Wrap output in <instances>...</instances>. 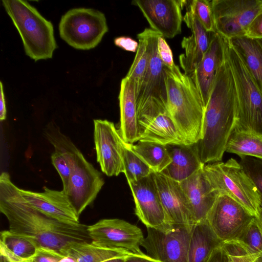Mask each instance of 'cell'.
<instances>
[{
	"instance_id": "45",
	"label": "cell",
	"mask_w": 262,
	"mask_h": 262,
	"mask_svg": "<svg viewBox=\"0 0 262 262\" xmlns=\"http://www.w3.org/2000/svg\"><path fill=\"white\" fill-rule=\"evenodd\" d=\"M59 262H77L75 258L70 256H66Z\"/></svg>"
},
{
	"instance_id": "22",
	"label": "cell",
	"mask_w": 262,
	"mask_h": 262,
	"mask_svg": "<svg viewBox=\"0 0 262 262\" xmlns=\"http://www.w3.org/2000/svg\"><path fill=\"white\" fill-rule=\"evenodd\" d=\"M120 124L118 131L124 142L133 144L139 140L134 84L127 77L121 82L119 95Z\"/></svg>"
},
{
	"instance_id": "36",
	"label": "cell",
	"mask_w": 262,
	"mask_h": 262,
	"mask_svg": "<svg viewBox=\"0 0 262 262\" xmlns=\"http://www.w3.org/2000/svg\"><path fill=\"white\" fill-rule=\"evenodd\" d=\"M52 164L57 171L62 180V190L67 193L70 180L71 167L64 154L60 150L55 148V151L51 155Z\"/></svg>"
},
{
	"instance_id": "39",
	"label": "cell",
	"mask_w": 262,
	"mask_h": 262,
	"mask_svg": "<svg viewBox=\"0 0 262 262\" xmlns=\"http://www.w3.org/2000/svg\"><path fill=\"white\" fill-rule=\"evenodd\" d=\"M115 45L127 51L136 52L138 48V42L127 36H120L115 38Z\"/></svg>"
},
{
	"instance_id": "30",
	"label": "cell",
	"mask_w": 262,
	"mask_h": 262,
	"mask_svg": "<svg viewBox=\"0 0 262 262\" xmlns=\"http://www.w3.org/2000/svg\"><path fill=\"white\" fill-rule=\"evenodd\" d=\"M137 38L138 48L134 60L126 75L134 84L136 98L146 73L148 61L147 41L143 31L137 35Z\"/></svg>"
},
{
	"instance_id": "32",
	"label": "cell",
	"mask_w": 262,
	"mask_h": 262,
	"mask_svg": "<svg viewBox=\"0 0 262 262\" xmlns=\"http://www.w3.org/2000/svg\"><path fill=\"white\" fill-rule=\"evenodd\" d=\"M184 7L194 14L206 31L209 33L216 32L211 1H185Z\"/></svg>"
},
{
	"instance_id": "24",
	"label": "cell",
	"mask_w": 262,
	"mask_h": 262,
	"mask_svg": "<svg viewBox=\"0 0 262 262\" xmlns=\"http://www.w3.org/2000/svg\"><path fill=\"white\" fill-rule=\"evenodd\" d=\"M223 244L207 220L196 223L190 232L188 262H206L214 250Z\"/></svg>"
},
{
	"instance_id": "21",
	"label": "cell",
	"mask_w": 262,
	"mask_h": 262,
	"mask_svg": "<svg viewBox=\"0 0 262 262\" xmlns=\"http://www.w3.org/2000/svg\"><path fill=\"white\" fill-rule=\"evenodd\" d=\"M203 166L180 183L190 203L195 223L206 220L220 194L206 179Z\"/></svg>"
},
{
	"instance_id": "26",
	"label": "cell",
	"mask_w": 262,
	"mask_h": 262,
	"mask_svg": "<svg viewBox=\"0 0 262 262\" xmlns=\"http://www.w3.org/2000/svg\"><path fill=\"white\" fill-rule=\"evenodd\" d=\"M230 39L262 92V39L243 36Z\"/></svg>"
},
{
	"instance_id": "38",
	"label": "cell",
	"mask_w": 262,
	"mask_h": 262,
	"mask_svg": "<svg viewBox=\"0 0 262 262\" xmlns=\"http://www.w3.org/2000/svg\"><path fill=\"white\" fill-rule=\"evenodd\" d=\"M158 51L163 64L167 68H171L174 65L171 50L166 41L165 38L160 35L158 39Z\"/></svg>"
},
{
	"instance_id": "5",
	"label": "cell",
	"mask_w": 262,
	"mask_h": 262,
	"mask_svg": "<svg viewBox=\"0 0 262 262\" xmlns=\"http://www.w3.org/2000/svg\"><path fill=\"white\" fill-rule=\"evenodd\" d=\"M222 38L236 93L237 120L234 132L262 135V92L231 40Z\"/></svg>"
},
{
	"instance_id": "16",
	"label": "cell",
	"mask_w": 262,
	"mask_h": 262,
	"mask_svg": "<svg viewBox=\"0 0 262 262\" xmlns=\"http://www.w3.org/2000/svg\"><path fill=\"white\" fill-rule=\"evenodd\" d=\"M166 221L173 227L190 231L195 224L189 201L178 182L161 173L153 172Z\"/></svg>"
},
{
	"instance_id": "35",
	"label": "cell",
	"mask_w": 262,
	"mask_h": 262,
	"mask_svg": "<svg viewBox=\"0 0 262 262\" xmlns=\"http://www.w3.org/2000/svg\"><path fill=\"white\" fill-rule=\"evenodd\" d=\"M239 157L241 165L262 198V159L248 156H241Z\"/></svg>"
},
{
	"instance_id": "6",
	"label": "cell",
	"mask_w": 262,
	"mask_h": 262,
	"mask_svg": "<svg viewBox=\"0 0 262 262\" xmlns=\"http://www.w3.org/2000/svg\"><path fill=\"white\" fill-rule=\"evenodd\" d=\"M2 3L18 31L26 55L35 61L51 58L57 48L51 22L27 1L3 0Z\"/></svg>"
},
{
	"instance_id": "28",
	"label": "cell",
	"mask_w": 262,
	"mask_h": 262,
	"mask_svg": "<svg viewBox=\"0 0 262 262\" xmlns=\"http://www.w3.org/2000/svg\"><path fill=\"white\" fill-rule=\"evenodd\" d=\"M129 145L154 172L161 173L171 162L166 145L141 141L136 144Z\"/></svg>"
},
{
	"instance_id": "13",
	"label": "cell",
	"mask_w": 262,
	"mask_h": 262,
	"mask_svg": "<svg viewBox=\"0 0 262 262\" xmlns=\"http://www.w3.org/2000/svg\"><path fill=\"white\" fill-rule=\"evenodd\" d=\"M147 229L141 246L147 255L161 262H188L190 230L174 226L166 231Z\"/></svg>"
},
{
	"instance_id": "23",
	"label": "cell",
	"mask_w": 262,
	"mask_h": 262,
	"mask_svg": "<svg viewBox=\"0 0 262 262\" xmlns=\"http://www.w3.org/2000/svg\"><path fill=\"white\" fill-rule=\"evenodd\" d=\"M166 146L171 162L161 173L166 177L180 183L204 166L194 144Z\"/></svg>"
},
{
	"instance_id": "47",
	"label": "cell",
	"mask_w": 262,
	"mask_h": 262,
	"mask_svg": "<svg viewBox=\"0 0 262 262\" xmlns=\"http://www.w3.org/2000/svg\"><path fill=\"white\" fill-rule=\"evenodd\" d=\"M0 262H9V261H7V260H6L5 259L3 258V257H0ZM24 262H30V260H27V261H26Z\"/></svg>"
},
{
	"instance_id": "34",
	"label": "cell",
	"mask_w": 262,
	"mask_h": 262,
	"mask_svg": "<svg viewBox=\"0 0 262 262\" xmlns=\"http://www.w3.org/2000/svg\"><path fill=\"white\" fill-rule=\"evenodd\" d=\"M236 241L251 252L262 254V232L256 217Z\"/></svg>"
},
{
	"instance_id": "33",
	"label": "cell",
	"mask_w": 262,
	"mask_h": 262,
	"mask_svg": "<svg viewBox=\"0 0 262 262\" xmlns=\"http://www.w3.org/2000/svg\"><path fill=\"white\" fill-rule=\"evenodd\" d=\"M222 247L232 262H262V254L247 250L236 241L224 243Z\"/></svg>"
},
{
	"instance_id": "18",
	"label": "cell",
	"mask_w": 262,
	"mask_h": 262,
	"mask_svg": "<svg viewBox=\"0 0 262 262\" xmlns=\"http://www.w3.org/2000/svg\"><path fill=\"white\" fill-rule=\"evenodd\" d=\"M42 192H34L20 188L26 201L44 214L58 221L71 224L80 223L73 206L66 193L43 187Z\"/></svg>"
},
{
	"instance_id": "42",
	"label": "cell",
	"mask_w": 262,
	"mask_h": 262,
	"mask_svg": "<svg viewBox=\"0 0 262 262\" xmlns=\"http://www.w3.org/2000/svg\"><path fill=\"white\" fill-rule=\"evenodd\" d=\"M123 262H161L146 254L142 255L131 254L124 259Z\"/></svg>"
},
{
	"instance_id": "27",
	"label": "cell",
	"mask_w": 262,
	"mask_h": 262,
	"mask_svg": "<svg viewBox=\"0 0 262 262\" xmlns=\"http://www.w3.org/2000/svg\"><path fill=\"white\" fill-rule=\"evenodd\" d=\"M133 254L101 247L89 242L76 243L67 250L66 256H70L77 262H103L119 257H126Z\"/></svg>"
},
{
	"instance_id": "1",
	"label": "cell",
	"mask_w": 262,
	"mask_h": 262,
	"mask_svg": "<svg viewBox=\"0 0 262 262\" xmlns=\"http://www.w3.org/2000/svg\"><path fill=\"white\" fill-rule=\"evenodd\" d=\"M0 211L7 219L10 231L32 238L39 248H49L66 256L73 244L91 242L88 226L58 221L31 206L7 172L0 176Z\"/></svg>"
},
{
	"instance_id": "14",
	"label": "cell",
	"mask_w": 262,
	"mask_h": 262,
	"mask_svg": "<svg viewBox=\"0 0 262 262\" xmlns=\"http://www.w3.org/2000/svg\"><path fill=\"white\" fill-rule=\"evenodd\" d=\"M94 140L97 161L108 177L123 173L124 142L114 123L107 120H94Z\"/></svg>"
},
{
	"instance_id": "31",
	"label": "cell",
	"mask_w": 262,
	"mask_h": 262,
	"mask_svg": "<svg viewBox=\"0 0 262 262\" xmlns=\"http://www.w3.org/2000/svg\"><path fill=\"white\" fill-rule=\"evenodd\" d=\"M123 162V173L128 183L137 181L150 175L154 171L146 162L124 142Z\"/></svg>"
},
{
	"instance_id": "48",
	"label": "cell",
	"mask_w": 262,
	"mask_h": 262,
	"mask_svg": "<svg viewBox=\"0 0 262 262\" xmlns=\"http://www.w3.org/2000/svg\"><path fill=\"white\" fill-rule=\"evenodd\" d=\"M228 259H229V261L228 262H232L229 258H228Z\"/></svg>"
},
{
	"instance_id": "9",
	"label": "cell",
	"mask_w": 262,
	"mask_h": 262,
	"mask_svg": "<svg viewBox=\"0 0 262 262\" xmlns=\"http://www.w3.org/2000/svg\"><path fill=\"white\" fill-rule=\"evenodd\" d=\"M108 30L104 14L91 8L72 9L62 16L59 24L61 38L79 50L96 47Z\"/></svg>"
},
{
	"instance_id": "2",
	"label": "cell",
	"mask_w": 262,
	"mask_h": 262,
	"mask_svg": "<svg viewBox=\"0 0 262 262\" xmlns=\"http://www.w3.org/2000/svg\"><path fill=\"white\" fill-rule=\"evenodd\" d=\"M217 70L205 109L202 137L194 143L204 164L222 161L237 120L234 83L225 54Z\"/></svg>"
},
{
	"instance_id": "41",
	"label": "cell",
	"mask_w": 262,
	"mask_h": 262,
	"mask_svg": "<svg viewBox=\"0 0 262 262\" xmlns=\"http://www.w3.org/2000/svg\"><path fill=\"white\" fill-rule=\"evenodd\" d=\"M228 257L222 245L211 253L206 262H228Z\"/></svg>"
},
{
	"instance_id": "46",
	"label": "cell",
	"mask_w": 262,
	"mask_h": 262,
	"mask_svg": "<svg viewBox=\"0 0 262 262\" xmlns=\"http://www.w3.org/2000/svg\"><path fill=\"white\" fill-rule=\"evenodd\" d=\"M126 257H115V258H113L105 260L103 262H123L124 259Z\"/></svg>"
},
{
	"instance_id": "10",
	"label": "cell",
	"mask_w": 262,
	"mask_h": 262,
	"mask_svg": "<svg viewBox=\"0 0 262 262\" xmlns=\"http://www.w3.org/2000/svg\"><path fill=\"white\" fill-rule=\"evenodd\" d=\"M215 32L229 39L245 36L262 12V0L211 1Z\"/></svg>"
},
{
	"instance_id": "43",
	"label": "cell",
	"mask_w": 262,
	"mask_h": 262,
	"mask_svg": "<svg viewBox=\"0 0 262 262\" xmlns=\"http://www.w3.org/2000/svg\"><path fill=\"white\" fill-rule=\"evenodd\" d=\"M1 84V94H0V120L4 121L6 118L7 110L5 98L3 85L2 81Z\"/></svg>"
},
{
	"instance_id": "7",
	"label": "cell",
	"mask_w": 262,
	"mask_h": 262,
	"mask_svg": "<svg viewBox=\"0 0 262 262\" xmlns=\"http://www.w3.org/2000/svg\"><path fill=\"white\" fill-rule=\"evenodd\" d=\"M203 169L206 179L220 194L231 198L255 217L258 216L260 194L239 162L231 158L225 162L204 164Z\"/></svg>"
},
{
	"instance_id": "37",
	"label": "cell",
	"mask_w": 262,
	"mask_h": 262,
	"mask_svg": "<svg viewBox=\"0 0 262 262\" xmlns=\"http://www.w3.org/2000/svg\"><path fill=\"white\" fill-rule=\"evenodd\" d=\"M64 256L58 252L43 247L37 249L35 255L30 259V262H59Z\"/></svg>"
},
{
	"instance_id": "29",
	"label": "cell",
	"mask_w": 262,
	"mask_h": 262,
	"mask_svg": "<svg viewBox=\"0 0 262 262\" xmlns=\"http://www.w3.org/2000/svg\"><path fill=\"white\" fill-rule=\"evenodd\" d=\"M226 151L262 159V135L248 132H233Z\"/></svg>"
},
{
	"instance_id": "11",
	"label": "cell",
	"mask_w": 262,
	"mask_h": 262,
	"mask_svg": "<svg viewBox=\"0 0 262 262\" xmlns=\"http://www.w3.org/2000/svg\"><path fill=\"white\" fill-rule=\"evenodd\" d=\"M91 243L134 254H144L140 247L144 238L140 228L124 220L105 219L88 226Z\"/></svg>"
},
{
	"instance_id": "15",
	"label": "cell",
	"mask_w": 262,
	"mask_h": 262,
	"mask_svg": "<svg viewBox=\"0 0 262 262\" xmlns=\"http://www.w3.org/2000/svg\"><path fill=\"white\" fill-rule=\"evenodd\" d=\"M153 172L128 184L135 202V214L139 219L147 228L166 231L172 227L166 221Z\"/></svg>"
},
{
	"instance_id": "8",
	"label": "cell",
	"mask_w": 262,
	"mask_h": 262,
	"mask_svg": "<svg viewBox=\"0 0 262 262\" xmlns=\"http://www.w3.org/2000/svg\"><path fill=\"white\" fill-rule=\"evenodd\" d=\"M143 32L147 41L148 61L136 99L137 115L167 110L165 66L159 55L157 47L158 37L161 35L151 28H145Z\"/></svg>"
},
{
	"instance_id": "20",
	"label": "cell",
	"mask_w": 262,
	"mask_h": 262,
	"mask_svg": "<svg viewBox=\"0 0 262 262\" xmlns=\"http://www.w3.org/2000/svg\"><path fill=\"white\" fill-rule=\"evenodd\" d=\"M223 54L222 36L217 32L211 33L210 42L207 51L197 68L189 76L198 90L205 107Z\"/></svg>"
},
{
	"instance_id": "19",
	"label": "cell",
	"mask_w": 262,
	"mask_h": 262,
	"mask_svg": "<svg viewBox=\"0 0 262 262\" xmlns=\"http://www.w3.org/2000/svg\"><path fill=\"white\" fill-rule=\"evenodd\" d=\"M192 34L184 37L181 46L185 53L179 56V62L184 74L190 76L197 68L207 51L210 42L211 33L205 29L194 14L190 10L183 18Z\"/></svg>"
},
{
	"instance_id": "44",
	"label": "cell",
	"mask_w": 262,
	"mask_h": 262,
	"mask_svg": "<svg viewBox=\"0 0 262 262\" xmlns=\"http://www.w3.org/2000/svg\"><path fill=\"white\" fill-rule=\"evenodd\" d=\"M260 209L258 216L256 217V222L262 232V198L260 197Z\"/></svg>"
},
{
	"instance_id": "40",
	"label": "cell",
	"mask_w": 262,
	"mask_h": 262,
	"mask_svg": "<svg viewBox=\"0 0 262 262\" xmlns=\"http://www.w3.org/2000/svg\"><path fill=\"white\" fill-rule=\"evenodd\" d=\"M245 36L251 38L262 39V12L253 20Z\"/></svg>"
},
{
	"instance_id": "3",
	"label": "cell",
	"mask_w": 262,
	"mask_h": 262,
	"mask_svg": "<svg viewBox=\"0 0 262 262\" xmlns=\"http://www.w3.org/2000/svg\"><path fill=\"white\" fill-rule=\"evenodd\" d=\"M167 109L188 144L197 143L202 137L205 107L191 78L179 67H165Z\"/></svg>"
},
{
	"instance_id": "12",
	"label": "cell",
	"mask_w": 262,
	"mask_h": 262,
	"mask_svg": "<svg viewBox=\"0 0 262 262\" xmlns=\"http://www.w3.org/2000/svg\"><path fill=\"white\" fill-rule=\"evenodd\" d=\"M255 218L231 198L219 194L206 220L217 237L224 243L238 239Z\"/></svg>"
},
{
	"instance_id": "4",
	"label": "cell",
	"mask_w": 262,
	"mask_h": 262,
	"mask_svg": "<svg viewBox=\"0 0 262 262\" xmlns=\"http://www.w3.org/2000/svg\"><path fill=\"white\" fill-rule=\"evenodd\" d=\"M49 141L66 156L71 170L66 193L78 216L96 199L104 180L101 172L84 157L69 138L58 129L49 127L46 132Z\"/></svg>"
},
{
	"instance_id": "25",
	"label": "cell",
	"mask_w": 262,
	"mask_h": 262,
	"mask_svg": "<svg viewBox=\"0 0 262 262\" xmlns=\"http://www.w3.org/2000/svg\"><path fill=\"white\" fill-rule=\"evenodd\" d=\"M38 246L32 238L9 230L0 233V257L9 262H24L35 254Z\"/></svg>"
},
{
	"instance_id": "17",
	"label": "cell",
	"mask_w": 262,
	"mask_h": 262,
	"mask_svg": "<svg viewBox=\"0 0 262 262\" xmlns=\"http://www.w3.org/2000/svg\"><path fill=\"white\" fill-rule=\"evenodd\" d=\"M183 0H134L152 30L164 38H172L181 33Z\"/></svg>"
}]
</instances>
